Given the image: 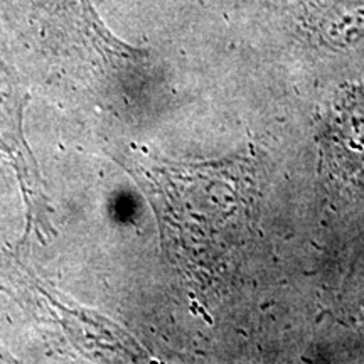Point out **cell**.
I'll return each mask as SVG.
<instances>
[{
  "label": "cell",
  "instance_id": "6da1fadb",
  "mask_svg": "<svg viewBox=\"0 0 364 364\" xmlns=\"http://www.w3.org/2000/svg\"><path fill=\"white\" fill-rule=\"evenodd\" d=\"M22 107L24 98L17 91L9 71L0 63V150L22 154Z\"/></svg>",
  "mask_w": 364,
  "mask_h": 364
}]
</instances>
